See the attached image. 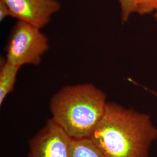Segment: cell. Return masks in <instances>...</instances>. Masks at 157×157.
<instances>
[{"mask_svg": "<svg viewBox=\"0 0 157 157\" xmlns=\"http://www.w3.org/2000/svg\"><path fill=\"white\" fill-rule=\"evenodd\" d=\"M154 16H155V17L156 18V19L157 20V11H156V12H155V13Z\"/></svg>", "mask_w": 157, "mask_h": 157, "instance_id": "7c38bea8", "label": "cell"}, {"mask_svg": "<svg viewBox=\"0 0 157 157\" xmlns=\"http://www.w3.org/2000/svg\"><path fill=\"white\" fill-rule=\"evenodd\" d=\"M72 139L51 119L29 143L28 157H72Z\"/></svg>", "mask_w": 157, "mask_h": 157, "instance_id": "277c9868", "label": "cell"}, {"mask_svg": "<svg viewBox=\"0 0 157 157\" xmlns=\"http://www.w3.org/2000/svg\"><path fill=\"white\" fill-rule=\"evenodd\" d=\"M72 157H108L90 139L73 140Z\"/></svg>", "mask_w": 157, "mask_h": 157, "instance_id": "52a82bcc", "label": "cell"}, {"mask_svg": "<svg viewBox=\"0 0 157 157\" xmlns=\"http://www.w3.org/2000/svg\"><path fill=\"white\" fill-rule=\"evenodd\" d=\"M122 13V22H126L129 20L132 13L136 12L137 0H118Z\"/></svg>", "mask_w": 157, "mask_h": 157, "instance_id": "ba28073f", "label": "cell"}, {"mask_svg": "<svg viewBox=\"0 0 157 157\" xmlns=\"http://www.w3.org/2000/svg\"><path fill=\"white\" fill-rule=\"evenodd\" d=\"M21 67L2 60L0 67V105L11 93L17 82V76Z\"/></svg>", "mask_w": 157, "mask_h": 157, "instance_id": "8992f818", "label": "cell"}, {"mask_svg": "<svg viewBox=\"0 0 157 157\" xmlns=\"http://www.w3.org/2000/svg\"><path fill=\"white\" fill-rule=\"evenodd\" d=\"M49 48L48 39L41 29L17 21L12 29L6 46V61L20 67L39 65Z\"/></svg>", "mask_w": 157, "mask_h": 157, "instance_id": "3957f363", "label": "cell"}, {"mask_svg": "<svg viewBox=\"0 0 157 157\" xmlns=\"http://www.w3.org/2000/svg\"><path fill=\"white\" fill-rule=\"evenodd\" d=\"M90 139L108 157H148L157 128L148 115L108 102Z\"/></svg>", "mask_w": 157, "mask_h": 157, "instance_id": "6da1fadb", "label": "cell"}, {"mask_svg": "<svg viewBox=\"0 0 157 157\" xmlns=\"http://www.w3.org/2000/svg\"><path fill=\"white\" fill-rule=\"evenodd\" d=\"M105 94L91 83L67 85L51 97V119L73 140L90 139L103 117Z\"/></svg>", "mask_w": 157, "mask_h": 157, "instance_id": "7a4b0ae2", "label": "cell"}, {"mask_svg": "<svg viewBox=\"0 0 157 157\" xmlns=\"http://www.w3.org/2000/svg\"><path fill=\"white\" fill-rule=\"evenodd\" d=\"M151 92L153 94H154V95H155V96H157V91H151Z\"/></svg>", "mask_w": 157, "mask_h": 157, "instance_id": "8fae6325", "label": "cell"}, {"mask_svg": "<svg viewBox=\"0 0 157 157\" xmlns=\"http://www.w3.org/2000/svg\"><path fill=\"white\" fill-rule=\"evenodd\" d=\"M157 11V0H137L136 12L141 15Z\"/></svg>", "mask_w": 157, "mask_h": 157, "instance_id": "9c48e42d", "label": "cell"}, {"mask_svg": "<svg viewBox=\"0 0 157 157\" xmlns=\"http://www.w3.org/2000/svg\"><path fill=\"white\" fill-rule=\"evenodd\" d=\"M12 17L11 12L10 11L8 6L6 4L0 1V21H3L7 17Z\"/></svg>", "mask_w": 157, "mask_h": 157, "instance_id": "30bf717a", "label": "cell"}, {"mask_svg": "<svg viewBox=\"0 0 157 157\" xmlns=\"http://www.w3.org/2000/svg\"><path fill=\"white\" fill-rule=\"evenodd\" d=\"M8 6L12 17L41 29L61 9L57 0H0Z\"/></svg>", "mask_w": 157, "mask_h": 157, "instance_id": "5b68a950", "label": "cell"}]
</instances>
